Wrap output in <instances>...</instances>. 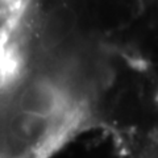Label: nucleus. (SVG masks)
<instances>
[{
    "label": "nucleus",
    "mask_w": 158,
    "mask_h": 158,
    "mask_svg": "<svg viewBox=\"0 0 158 158\" xmlns=\"http://www.w3.org/2000/svg\"><path fill=\"white\" fill-rule=\"evenodd\" d=\"M0 117V158H54L90 127V106L67 85L37 79Z\"/></svg>",
    "instance_id": "f257e3e1"
}]
</instances>
